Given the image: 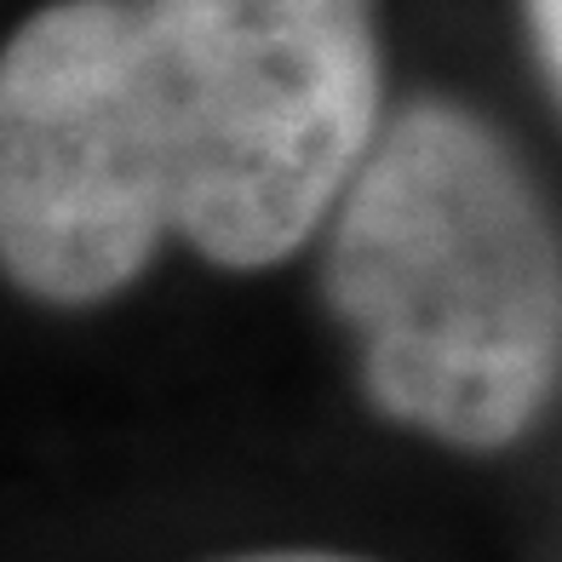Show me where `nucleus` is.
I'll return each mask as SVG.
<instances>
[{"mask_svg": "<svg viewBox=\"0 0 562 562\" xmlns=\"http://www.w3.org/2000/svg\"><path fill=\"white\" fill-rule=\"evenodd\" d=\"M327 293L379 407L499 448L562 368V236L522 161L459 104H414L356 167Z\"/></svg>", "mask_w": 562, "mask_h": 562, "instance_id": "2", "label": "nucleus"}, {"mask_svg": "<svg viewBox=\"0 0 562 562\" xmlns=\"http://www.w3.org/2000/svg\"><path fill=\"white\" fill-rule=\"evenodd\" d=\"M528 30H533V53H540L551 87L562 98V0H528Z\"/></svg>", "mask_w": 562, "mask_h": 562, "instance_id": "3", "label": "nucleus"}, {"mask_svg": "<svg viewBox=\"0 0 562 562\" xmlns=\"http://www.w3.org/2000/svg\"><path fill=\"white\" fill-rule=\"evenodd\" d=\"M373 0H53L0 64V247L92 304L167 236L276 265L368 161Z\"/></svg>", "mask_w": 562, "mask_h": 562, "instance_id": "1", "label": "nucleus"}, {"mask_svg": "<svg viewBox=\"0 0 562 562\" xmlns=\"http://www.w3.org/2000/svg\"><path fill=\"white\" fill-rule=\"evenodd\" d=\"M247 562H356V557H322V551H281V557H247Z\"/></svg>", "mask_w": 562, "mask_h": 562, "instance_id": "4", "label": "nucleus"}]
</instances>
